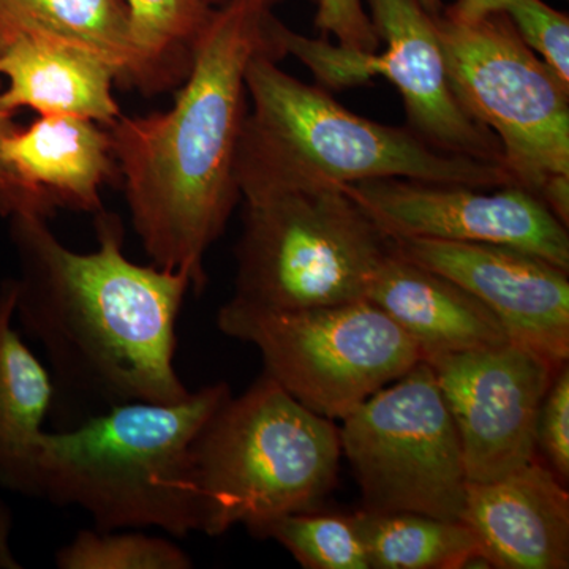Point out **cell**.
Returning <instances> with one entry per match:
<instances>
[{
	"mask_svg": "<svg viewBox=\"0 0 569 569\" xmlns=\"http://www.w3.org/2000/svg\"><path fill=\"white\" fill-rule=\"evenodd\" d=\"M391 253L343 187L246 200L234 299L280 310L361 301Z\"/></svg>",
	"mask_w": 569,
	"mask_h": 569,
	"instance_id": "6",
	"label": "cell"
},
{
	"mask_svg": "<svg viewBox=\"0 0 569 569\" xmlns=\"http://www.w3.org/2000/svg\"><path fill=\"white\" fill-rule=\"evenodd\" d=\"M203 2L213 9V6H227V3L233 2V0H203Z\"/></svg>",
	"mask_w": 569,
	"mask_h": 569,
	"instance_id": "28",
	"label": "cell"
},
{
	"mask_svg": "<svg viewBox=\"0 0 569 569\" xmlns=\"http://www.w3.org/2000/svg\"><path fill=\"white\" fill-rule=\"evenodd\" d=\"M460 522L492 568L569 567L567 485L537 459L492 481H468Z\"/></svg>",
	"mask_w": 569,
	"mask_h": 569,
	"instance_id": "14",
	"label": "cell"
},
{
	"mask_svg": "<svg viewBox=\"0 0 569 569\" xmlns=\"http://www.w3.org/2000/svg\"><path fill=\"white\" fill-rule=\"evenodd\" d=\"M61 569H190L192 560L170 539L130 530H81L56 553Z\"/></svg>",
	"mask_w": 569,
	"mask_h": 569,
	"instance_id": "23",
	"label": "cell"
},
{
	"mask_svg": "<svg viewBox=\"0 0 569 569\" xmlns=\"http://www.w3.org/2000/svg\"><path fill=\"white\" fill-rule=\"evenodd\" d=\"M425 361L455 419L468 481H492L537 459L539 408L561 366L515 342Z\"/></svg>",
	"mask_w": 569,
	"mask_h": 569,
	"instance_id": "12",
	"label": "cell"
},
{
	"mask_svg": "<svg viewBox=\"0 0 569 569\" xmlns=\"http://www.w3.org/2000/svg\"><path fill=\"white\" fill-rule=\"evenodd\" d=\"M0 74L9 88L0 108L14 114L77 116L110 127L121 116L112 97L114 70L89 52L31 36L0 39Z\"/></svg>",
	"mask_w": 569,
	"mask_h": 569,
	"instance_id": "16",
	"label": "cell"
},
{
	"mask_svg": "<svg viewBox=\"0 0 569 569\" xmlns=\"http://www.w3.org/2000/svg\"><path fill=\"white\" fill-rule=\"evenodd\" d=\"M272 0L213 11L171 110L111 123V152L134 231L153 264L206 284L204 257L238 198L236 157L247 114L246 70L269 44Z\"/></svg>",
	"mask_w": 569,
	"mask_h": 569,
	"instance_id": "2",
	"label": "cell"
},
{
	"mask_svg": "<svg viewBox=\"0 0 569 569\" xmlns=\"http://www.w3.org/2000/svg\"><path fill=\"white\" fill-rule=\"evenodd\" d=\"M339 427L261 376L228 397L190 448L189 488L197 531L222 537L244 526L254 537L293 512L316 511L339 473Z\"/></svg>",
	"mask_w": 569,
	"mask_h": 569,
	"instance_id": "5",
	"label": "cell"
},
{
	"mask_svg": "<svg viewBox=\"0 0 569 569\" xmlns=\"http://www.w3.org/2000/svg\"><path fill=\"white\" fill-rule=\"evenodd\" d=\"M14 318L43 347L54 385L104 407L190 396L174 367L176 323L192 277L133 263L119 217L96 216L99 247L78 253L39 213H14Z\"/></svg>",
	"mask_w": 569,
	"mask_h": 569,
	"instance_id": "1",
	"label": "cell"
},
{
	"mask_svg": "<svg viewBox=\"0 0 569 569\" xmlns=\"http://www.w3.org/2000/svg\"><path fill=\"white\" fill-rule=\"evenodd\" d=\"M340 421L362 509L460 520L468 482L462 448L425 359Z\"/></svg>",
	"mask_w": 569,
	"mask_h": 569,
	"instance_id": "9",
	"label": "cell"
},
{
	"mask_svg": "<svg viewBox=\"0 0 569 569\" xmlns=\"http://www.w3.org/2000/svg\"><path fill=\"white\" fill-rule=\"evenodd\" d=\"M445 11L455 17L503 13L522 39L569 84V18L542 0H458Z\"/></svg>",
	"mask_w": 569,
	"mask_h": 569,
	"instance_id": "24",
	"label": "cell"
},
{
	"mask_svg": "<svg viewBox=\"0 0 569 569\" xmlns=\"http://www.w3.org/2000/svg\"><path fill=\"white\" fill-rule=\"evenodd\" d=\"M436 24L452 92L500 140L516 186L541 198L549 183L569 178V84L507 14L441 10Z\"/></svg>",
	"mask_w": 569,
	"mask_h": 569,
	"instance_id": "8",
	"label": "cell"
},
{
	"mask_svg": "<svg viewBox=\"0 0 569 569\" xmlns=\"http://www.w3.org/2000/svg\"><path fill=\"white\" fill-rule=\"evenodd\" d=\"M342 187L389 238L516 247L569 272L567 224L516 183L485 189L385 178Z\"/></svg>",
	"mask_w": 569,
	"mask_h": 569,
	"instance_id": "11",
	"label": "cell"
},
{
	"mask_svg": "<svg viewBox=\"0 0 569 569\" xmlns=\"http://www.w3.org/2000/svg\"><path fill=\"white\" fill-rule=\"evenodd\" d=\"M17 284L0 290V485L36 497L37 448L54 402V378L13 328Z\"/></svg>",
	"mask_w": 569,
	"mask_h": 569,
	"instance_id": "18",
	"label": "cell"
},
{
	"mask_svg": "<svg viewBox=\"0 0 569 569\" xmlns=\"http://www.w3.org/2000/svg\"><path fill=\"white\" fill-rule=\"evenodd\" d=\"M367 299L417 343L422 359L511 342L500 320L466 288L395 250L381 264Z\"/></svg>",
	"mask_w": 569,
	"mask_h": 569,
	"instance_id": "15",
	"label": "cell"
},
{
	"mask_svg": "<svg viewBox=\"0 0 569 569\" xmlns=\"http://www.w3.org/2000/svg\"><path fill=\"white\" fill-rule=\"evenodd\" d=\"M2 157L26 186L52 204L100 212V189L112 171L110 134L77 116H40L2 140Z\"/></svg>",
	"mask_w": 569,
	"mask_h": 569,
	"instance_id": "17",
	"label": "cell"
},
{
	"mask_svg": "<svg viewBox=\"0 0 569 569\" xmlns=\"http://www.w3.org/2000/svg\"><path fill=\"white\" fill-rule=\"evenodd\" d=\"M419 2H421L422 7H425L430 14H433V17H437V14H440L441 10H443L441 0H419Z\"/></svg>",
	"mask_w": 569,
	"mask_h": 569,
	"instance_id": "27",
	"label": "cell"
},
{
	"mask_svg": "<svg viewBox=\"0 0 569 569\" xmlns=\"http://www.w3.org/2000/svg\"><path fill=\"white\" fill-rule=\"evenodd\" d=\"M31 36L89 52L142 86L126 0H0V39Z\"/></svg>",
	"mask_w": 569,
	"mask_h": 569,
	"instance_id": "19",
	"label": "cell"
},
{
	"mask_svg": "<svg viewBox=\"0 0 569 569\" xmlns=\"http://www.w3.org/2000/svg\"><path fill=\"white\" fill-rule=\"evenodd\" d=\"M567 485L569 478V369L557 370L537 421V456Z\"/></svg>",
	"mask_w": 569,
	"mask_h": 569,
	"instance_id": "25",
	"label": "cell"
},
{
	"mask_svg": "<svg viewBox=\"0 0 569 569\" xmlns=\"http://www.w3.org/2000/svg\"><path fill=\"white\" fill-rule=\"evenodd\" d=\"M142 70V91H160L186 78L213 17L203 0H126Z\"/></svg>",
	"mask_w": 569,
	"mask_h": 569,
	"instance_id": "21",
	"label": "cell"
},
{
	"mask_svg": "<svg viewBox=\"0 0 569 569\" xmlns=\"http://www.w3.org/2000/svg\"><path fill=\"white\" fill-rule=\"evenodd\" d=\"M277 58L269 40L246 70L252 107L236 157L244 200L385 178L485 189L515 183L503 164L440 151L410 129L355 114L323 89L280 70Z\"/></svg>",
	"mask_w": 569,
	"mask_h": 569,
	"instance_id": "3",
	"label": "cell"
},
{
	"mask_svg": "<svg viewBox=\"0 0 569 569\" xmlns=\"http://www.w3.org/2000/svg\"><path fill=\"white\" fill-rule=\"evenodd\" d=\"M258 538L274 539L306 569H370L353 512H293L266 526Z\"/></svg>",
	"mask_w": 569,
	"mask_h": 569,
	"instance_id": "22",
	"label": "cell"
},
{
	"mask_svg": "<svg viewBox=\"0 0 569 569\" xmlns=\"http://www.w3.org/2000/svg\"><path fill=\"white\" fill-rule=\"evenodd\" d=\"M366 2L373 31L387 44L381 54L346 44L331 47L298 33L288 37L287 51L335 88L377 74L388 78L402 96L411 132L427 144L505 167L500 140L475 121L452 92L436 17L419 0Z\"/></svg>",
	"mask_w": 569,
	"mask_h": 569,
	"instance_id": "10",
	"label": "cell"
},
{
	"mask_svg": "<svg viewBox=\"0 0 569 569\" xmlns=\"http://www.w3.org/2000/svg\"><path fill=\"white\" fill-rule=\"evenodd\" d=\"M220 331L252 343L264 373L313 413L342 419L421 361V351L369 299L280 310L231 299Z\"/></svg>",
	"mask_w": 569,
	"mask_h": 569,
	"instance_id": "7",
	"label": "cell"
},
{
	"mask_svg": "<svg viewBox=\"0 0 569 569\" xmlns=\"http://www.w3.org/2000/svg\"><path fill=\"white\" fill-rule=\"evenodd\" d=\"M370 569L492 568L473 531L460 520L418 512H353Z\"/></svg>",
	"mask_w": 569,
	"mask_h": 569,
	"instance_id": "20",
	"label": "cell"
},
{
	"mask_svg": "<svg viewBox=\"0 0 569 569\" xmlns=\"http://www.w3.org/2000/svg\"><path fill=\"white\" fill-rule=\"evenodd\" d=\"M391 239L399 257L448 277L479 299L511 342L537 351L553 366L568 362V271L516 247Z\"/></svg>",
	"mask_w": 569,
	"mask_h": 569,
	"instance_id": "13",
	"label": "cell"
},
{
	"mask_svg": "<svg viewBox=\"0 0 569 569\" xmlns=\"http://www.w3.org/2000/svg\"><path fill=\"white\" fill-rule=\"evenodd\" d=\"M13 129H17L13 123V114L0 108V146H2L3 138ZM52 209H56V206L47 197L26 186L11 171L9 164L3 160L2 149H0V213L9 217L14 213H39L48 219Z\"/></svg>",
	"mask_w": 569,
	"mask_h": 569,
	"instance_id": "26",
	"label": "cell"
},
{
	"mask_svg": "<svg viewBox=\"0 0 569 569\" xmlns=\"http://www.w3.org/2000/svg\"><path fill=\"white\" fill-rule=\"evenodd\" d=\"M208 385L176 403L127 402L66 432H43L36 497L80 508L96 530L148 527L186 538L197 531L189 488L190 448L228 397Z\"/></svg>",
	"mask_w": 569,
	"mask_h": 569,
	"instance_id": "4",
	"label": "cell"
}]
</instances>
